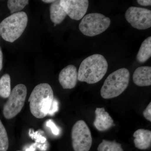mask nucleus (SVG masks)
I'll use <instances>...</instances> for the list:
<instances>
[{"mask_svg":"<svg viewBox=\"0 0 151 151\" xmlns=\"http://www.w3.org/2000/svg\"><path fill=\"white\" fill-rule=\"evenodd\" d=\"M108 66L107 60L103 55H90L81 63L78 72V80L88 84L97 83L105 76Z\"/></svg>","mask_w":151,"mask_h":151,"instance_id":"f257e3e1","label":"nucleus"},{"mask_svg":"<svg viewBox=\"0 0 151 151\" xmlns=\"http://www.w3.org/2000/svg\"><path fill=\"white\" fill-rule=\"evenodd\" d=\"M54 99L53 90L47 83H41L35 87L29 102L32 115L37 119H42L48 114Z\"/></svg>","mask_w":151,"mask_h":151,"instance_id":"f03ea898","label":"nucleus"},{"mask_svg":"<svg viewBox=\"0 0 151 151\" xmlns=\"http://www.w3.org/2000/svg\"><path fill=\"white\" fill-rule=\"evenodd\" d=\"M130 72L122 68L111 73L104 81L100 94L103 98L112 99L117 97L126 90L129 85Z\"/></svg>","mask_w":151,"mask_h":151,"instance_id":"7ed1b4c3","label":"nucleus"},{"mask_svg":"<svg viewBox=\"0 0 151 151\" xmlns=\"http://www.w3.org/2000/svg\"><path fill=\"white\" fill-rule=\"evenodd\" d=\"M27 23L28 17L25 12L12 14L0 23V35L6 41L13 42L20 37Z\"/></svg>","mask_w":151,"mask_h":151,"instance_id":"20e7f679","label":"nucleus"},{"mask_svg":"<svg viewBox=\"0 0 151 151\" xmlns=\"http://www.w3.org/2000/svg\"><path fill=\"white\" fill-rule=\"evenodd\" d=\"M111 22L110 19L104 15L93 13L84 16L79 23L78 28L84 35L93 37L106 31Z\"/></svg>","mask_w":151,"mask_h":151,"instance_id":"39448f33","label":"nucleus"},{"mask_svg":"<svg viewBox=\"0 0 151 151\" xmlns=\"http://www.w3.org/2000/svg\"><path fill=\"white\" fill-rule=\"evenodd\" d=\"M27 92L24 84H19L14 87L3 108V115L6 119H13L21 112L24 106Z\"/></svg>","mask_w":151,"mask_h":151,"instance_id":"423d86ee","label":"nucleus"},{"mask_svg":"<svg viewBox=\"0 0 151 151\" xmlns=\"http://www.w3.org/2000/svg\"><path fill=\"white\" fill-rule=\"evenodd\" d=\"M72 145L74 151H89L92 139L89 127L84 121L76 122L71 130Z\"/></svg>","mask_w":151,"mask_h":151,"instance_id":"0eeeda50","label":"nucleus"},{"mask_svg":"<svg viewBox=\"0 0 151 151\" xmlns=\"http://www.w3.org/2000/svg\"><path fill=\"white\" fill-rule=\"evenodd\" d=\"M125 18L132 27L144 30L151 27V11L148 9L131 6L125 13Z\"/></svg>","mask_w":151,"mask_h":151,"instance_id":"6e6552de","label":"nucleus"},{"mask_svg":"<svg viewBox=\"0 0 151 151\" xmlns=\"http://www.w3.org/2000/svg\"><path fill=\"white\" fill-rule=\"evenodd\" d=\"M60 4L70 19L79 20L83 18L88 7V0H61Z\"/></svg>","mask_w":151,"mask_h":151,"instance_id":"1a4fd4ad","label":"nucleus"},{"mask_svg":"<svg viewBox=\"0 0 151 151\" xmlns=\"http://www.w3.org/2000/svg\"><path fill=\"white\" fill-rule=\"evenodd\" d=\"M58 80L63 89L74 88L78 80V72L75 65H69L63 68L59 73Z\"/></svg>","mask_w":151,"mask_h":151,"instance_id":"9d476101","label":"nucleus"},{"mask_svg":"<svg viewBox=\"0 0 151 151\" xmlns=\"http://www.w3.org/2000/svg\"><path fill=\"white\" fill-rule=\"evenodd\" d=\"M95 119L94 125L100 132H105L113 125V120L104 108H96L95 111Z\"/></svg>","mask_w":151,"mask_h":151,"instance_id":"9b49d317","label":"nucleus"},{"mask_svg":"<svg viewBox=\"0 0 151 151\" xmlns=\"http://www.w3.org/2000/svg\"><path fill=\"white\" fill-rule=\"evenodd\" d=\"M134 83L139 86H150L151 85V67L141 66L137 68L133 76Z\"/></svg>","mask_w":151,"mask_h":151,"instance_id":"f8f14e48","label":"nucleus"},{"mask_svg":"<svg viewBox=\"0 0 151 151\" xmlns=\"http://www.w3.org/2000/svg\"><path fill=\"white\" fill-rule=\"evenodd\" d=\"M134 143L136 148L141 150L148 149L151 145V132L150 130L139 129L134 133Z\"/></svg>","mask_w":151,"mask_h":151,"instance_id":"ddd939ff","label":"nucleus"},{"mask_svg":"<svg viewBox=\"0 0 151 151\" xmlns=\"http://www.w3.org/2000/svg\"><path fill=\"white\" fill-rule=\"evenodd\" d=\"M50 18L54 25L62 23L67 16V14L60 4V1H55L52 3L50 8Z\"/></svg>","mask_w":151,"mask_h":151,"instance_id":"4468645a","label":"nucleus"},{"mask_svg":"<svg viewBox=\"0 0 151 151\" xmlns=\"http://www.w3.org/2000/svg\"><path fill=\"white\" fill-rule=\"evenodd\" d=\"M151 56V37L146 38L143 42L137 55L138 62L144 63Z\"/></svg>","mask_w":151,"mask_h":151,"instance_id":"2eb2a0df","label":"nucleus"},{"mask_svg":"<svg viewBox=\"0 0 151 151\" xmlns=\"http://www.w3.org/2000/svg\"><path fill=\"white\" fill-rule=\"evenodd\" d=\"M11 92L10 76L6 73L0 78V97L8 98Z\"/></svg>","mask_w":151,"mask_h":151,"instance_id":"dca6fc26","label":"nucleus"},{"mask_svg":"<svg viewBox=\"0 0 151 151\" xmlns=\"http://www.w3.org/2000/svg\"><path fill=\"white\" fill-rule=\"evenodd\" d=\"M98 151H124L121 144L116 141L103 139L97 148Z\"/></svg>","mask_w":151,"mask_h":151,"instance_id":"f3484780","label":"nucleus"},{"mask_svg":"<svg viewBox=\"0 0 151 151\" xmlns=\"http://www.w3.org/2000/svg\"><path fill=\"white\" fill-rule=\"evenodd\" d=\"M29 3L27 0H9L7 1V6L10 11L11 13L21 12Z\"/></svg>","mask_w":151,"mask_h":151,"instance_id":"a211bd4d","label":"nucleus"},{"mask_svg":"<svg viewBox=\"0 0 151 151\" xmlns=\"http://www.w3.org/2000/svg\"><path fill=\"white\" fill-rule=\"evenodd\" d=\"M9 139L5 127L0 120V151H7L9 148Z\"/></svg>","mask_w":151,"mask_h":151,"instance_id":"6ab92c4d","label":"nucleus"},{"mask_svg":"<svg viewBox=\"0 0 151 151\" xmlns=\"http://www.w3.org/2000/svg\"><path fill=\"white\" fill-rule=\"evenodd\" d=\"M47 126L50 128L52 130V133L54 134L55 135H59L60 133V130L59 128H58L54 122H52V120H49L47 123Z\"/></svg>","mask_w":151,"mask_h":151,"instance_id":"aec40b11","label":"nucleus"},{"mask_svg":"<svg viewBox=\"0 0 151 151\" xmlns=\"http://www.w3.org/2000/svg\"><path fill=\"white\" fill-rule=\"evenodd\" d=\"M144 117L149 122H151V103H150L145 110L143 112Z\"/></svg>","mask_w":151,"mask_h":151,"instance_id":"412c9836","label":"nucleus"},{"mask_svg":"<svg viewBox=\"0 0 151 151\" xmlns=\"http://www.w3.org/2000/svg\"><path fill=\"white\" fill-rule=\"evenodd\" d=\"M58 103L57 100L55 99H53V101H52V103L50 108V110L48 114L50 115H53L55 112L58 111Z\"/></svg>","mask_w":151,"mask_h":151,"instance_id":"4be33fe9","label":"nucleus"},{"mask_svg":"<svg viewBox=\"0 0 151 151\" xmlns=\"http://www.w3.org/2000/svg\"><path fill=\"white\" fill-rule=\"evenodd\" d=\"M137 2L139 4L143 6H150L151 5L150 0H138Z\"/></svg>","mask_w":151,"mask_h":151,"instance_id":"5701e85b","label":"nucleus"},{"mask_svg":"<svg viewBox=\"0 0 151 151\" xmlns=\"http://www.w3.org/2000/svg\"><path fill=\"white\" fill-rule=\"evenodd\" d=\"M3 55L1 48L0 47V71L3 68Z\"/></svg>","mask_w":151,"mask_h":151,"instance_id":"b1692460","label":"nucleus"},{"mask_svg":"<svg viewBox=\"0 0 151 151\" xmlns=\"http://www.w3.org/2000/svg\"><path fill=\"white\" fill-rule=\"evenodd\" d=\"M55 1H52V0H43L42 1V2L45 3H52L54 2Z\"/></svg>","mask_w":151,"mask_h":151,"instance_id":"393cba45","label":"nucleus"},{"mask_svg":"<svg viewBox=\"0 0 151 151\" xmlns=\"http://www.w3.org/2000/svg\"><path fill=\"white\" fill-rule=\"evenodd\" d=\"M17 151H20V150H17Z\"/></svg>","mask_w":151,"mask_h":151,"instance_id":"a878e982","label":"nucleus"}]
</instances>
